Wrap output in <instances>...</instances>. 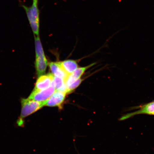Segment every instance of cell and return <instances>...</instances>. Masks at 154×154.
I'll return each instance as SVG.
<instances>
[{
	"label": "cell",
	"mask_w": 154,
	"mask_h": 154,
	"mask_svg": "<svg viewBox=\"0 0 154 154\" xmlns=\"http://www.w3.org/2000/svg\"><path fill=\"white\" fill-rule=\"evenodd\" d=\"M82 81V79L79 78L78 79L76 80L72 83L67 87V93L69 94L71 93L74 90L76 89V88L78 87L81 84Z\"/></svg>",
	"instance_id": "12"
},
{
	"label": "cell",
	"mask_w": 154,
	"mask_h": 154,
	"mask_svg": "<svg viewBox=\"0 0 154 154\" xmlns=\"http://www.w3.org/2000/svg\"><path fill=\"white\" fill-rule=\"evenodd\" d=\"M66 94L65 92L56 90L51 97L44 102V106L60 107L65 100Z\"/></svg>",
	"instance_id": "5"
},
{
	"label": "cell",
	"mask_w": 154,
	"mask_h": 154,
	"mask_svg": "<svg viewBox=\"0 0 154 154\" xmlns=\"http://www.w3.org/2000/svg\"><path fill=\"white\" fill-rule=\"evenodd\" d=\"M55 91L53 80L51 85L46 89L40 90H34L28 98L35 101L44 103L51 97Z\"/></svg>",
	"instance_id": "3"
},
{
	"label": "cell",
	"mask_w": 154,
	"mask_h": 154,
	"mask_svg": "<svg viewBox=\"0 0 154 154\" xmlns=\"http://www.w3.org/2000/svg\"><path fill=\"white\" fill-rule=\"evenodd\" d=\"M54 82L56 90L67 93V87L65 80L62 78L54 76Z\"/></svg>",
	"instance_id": "10"
},
{
	"label": "cell",
	"mask_w": 154,
	"mask_h": 154,
	"mask_svg": "<svg viewBox=\"0 0 154 154\" xmlns=\"http://www.w3.org/2000/svg\"><path fill=\"white\" fill-rule=\"evenodd\" d=\"M54 76L49 73L38 77L34 90H40L46 89L51 85L54 80Z\"/></svg>",
	"instance_id": "6"
},
{
	"label": "cell",
	"mask_w": 154,
	"mask_h": 154,
	"mask_svg": "<svg viewBox=\"0 0 154 154\" xmlns=\"http://www.w3.org/2000/svg\"><path fill=\"white\" fill-rule=\"evenodd\" d=\"M61 67L68 75H70L78 68V65L75 61L66 60L59 62Z\"/></svg>",
	"instance_id": "9"
},
{
	"label": "cell",
	"mask_w": 154,
	"mask_h": 154,
	"mask_svg": "<svg viewBox=\"0 0 154 154\" xmlns=\"http://www.w3.org/2000/svg\"><path fill=\"white\" fill-rule=\"evenodd\" d=\"M35 67L38 76L45 74L48 63L45 55L36 57Z\"/></svg>",
	"instance_id": "8"
},
{
	"label": "cell",
	"mask_w": 154,
	"mask_h": 154,
	"mask_svg": "<svg viewBox=\"0 0 154 154\" xmlns=\"http://www.w3.org/2000/svg\"><path fill=\"white\" fill-rule=\"evenodd\" d=\"M138 110L132 113L124 115L121 117L120 121L126 120L138 114H147L154 115V101L146 104L144 105L139 106Z\"/></svg>",
	"instance_id": "4"
},
{
	"label": "cell",
	"mask_w": 154,
	"mask_h": 154,
	"mask_svg": "<svg viewBox=\"0 0 154 154\" xmlns=\"http://www.w3.org/2000/svg\"><path fill=\"white\" fill-rule=\"evenodd\" d=\"M22 109L20 118L18 121L19 126L23 125V119L41 109L44 106V103L29 99H22L21 101Z\"/></svg>",
	"instance_id": "1"
},
{
	"label": "cell",
	"mask_w": 154,
	"mask_h": 154,
	"mask_svg": "<svg viewBox=\"0 0 154 154\" xmlns=\"http://www.w3.org/2000/svg\"><path fill=\"white\" fill-rule=\"evenodd\" d=\"M49 66L52 74L54 76L62 78L65 80L69 75L63 70L59 62H51L49 63Z\"/></svg>",
	"instance_id": "7"
},
{
	"label": "cell",
	"mask_w": 154,
	"mask_h": 154,
	"mask_svg": "<svg viewBox=\"0 0 154 154\" xmlns=\"http://www.w3.org/2000/svg\"><path fill=\"white\" fill-rule=\"evenodd\" d=\"M38 0H32V5L30 7L22 5L26 11L30 26L39 24L40 11L38 8Z\"/></svg>",
	"instance_id": "2"
},
{
	"label": "cell",
	"mask_w": 154,
	"mask_h": 154,
	"mask_svg": "<svg viewBox=\"0 0 154 154\" xmlns=\"http://www.w3.org/2000/svg\"><path fill=\"white\" fill-rule=\"evenodd\" d=\"M35 45L36 57L45 55L42 47L41 41L38 36L35 37Z\"/></svg>",
	"instance_id": "11"
}]
</instances>
